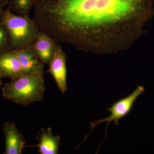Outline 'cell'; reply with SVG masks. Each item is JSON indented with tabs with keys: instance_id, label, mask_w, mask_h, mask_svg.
<instances>
[{
	"instance_id": "cell-1",
	"label": "cell",
	"mask_w": 154,
	"mask_h": 154,
	"mask_svg": "<svg viewBox=\"0 0 154 154\" xmlns=\"http://www.w3.org/2000/svg\"><path fill=\"white\" fill-rule=\"evenodd\" d=\"M154 0H36L33 19L42 32L57 43L82 48L96 26L110 24L138 14L146 19Z\"/></svg>"
},
{
	"instance_id": "cell-2",
	"label": "cell",
	"mask_w": 154,
	"mask_h": 154,
	"mask_svg": "<svg viewBox=\"0 0 154 154\" xmlns=\"http://www.w3.org/2000/svg\"><path fill=\"white\" fill-rule=\"evenodd\" d=\"M44 75V70L23 73L2 88L3 98L23 106L42 101L45 91Z\"/></svg>"
},
{
	"instance_id": "cell-3",
	"label": "cell",
	"mask_w": 154,
	"mask_h": 154,
	"mask_svg": "<svg viewBox=\"0 0 154 154\" xmlns=\"http://www.w3.org/2000/svg\"><path fill=\"white\" fill-rule=\"evenodd\" d=\"M0 23L8 30L12 50L33 45L41 32L33 19L14 14L9 6L1 15Z\"/></svg>"
},
{
	"instance_id": "cell-4",
	"label": "cell",
	"mask_w": 154,
	"mask_h": 154,
	"mask_svg": "<svg viewBox=\"0 0 154 154\" xmlns=\"http://www.w3.org/2000/svg\"><path fill=\"white\" fill-rule=\"evenodd\" d=\"M144 91L145 88L143 86H138L136 89L131 94L115 102L111 107L107 109V110L110 113V116L103 119L96 120L95 122L90 123L91 128V132L99 124L106 122L105 137L109 124L111 122H114L115 125H118L119 120L125 117L130 113L135 102L139 96H140Z\"/></svg>"
},
{
	"instance_id": "cell-5",
	"label": "cell",
	"mask_w": 154,
	"mask_h": 154,
	"mask_svg": "<svg viewBox=\"0 0 154 154\" xmlns=\"http://www.w3.org/2000/svg\"><path fill=\"white\" fill-rule=\"evenodd\" d=\"M66 61L65 53L60 45L57 43L54 54L49 64L48 72L53 77L62 94H64L68 90Z\"/></svg>"
},
{
	"instance_id": "cell-6",
	"label": "cell",
	"mask_w": 154,
	"mask_h": 154,
	"mask_svg": "<svg viewBox=\"0 0 154 154\" xmlns=\"http://www.w3.org/2000/svg\"><path fill=\"white\" fill-rule=\"evenodd\" d=\"M3 130L5 138V154H21L26 146L23 135L19 132L17 125L14 122H5Z\"/></svg>"
},
{
	"instance_id": "cell-7",
	"label": "cell",
	"mask_w": 154,
	"mask_h": 154,
	"mask_svg": "<svg viewBox=\"0 0 154 154\" xmlns=\"http://www.w3.org/2000/svg\"><path fill=\"white\" fill-rule=\"evenodd\" d=\"M0 73L2 78H9L11 81L23 74L22 66L14 50L0 52Z\"/></svg>"
},
{
	"instance_id": "cell-8",
	"label": "cell",
	"mask_w": 154,
	"mask_h": 154,
	"mask_svg": "<svg viewBox=\"0 0 154 154\" xmlns=\"http://www.w3.org/2000/svg\"><path fill=\"white\" fill-rule=\"evenodd\" d=\"M14 50L21 63L23 73L44 70V64L37 56L33 45Z\"/></svg>"
},
{
	"instance_id": "cell-9",
	"label": "cell",
	"mask_w": 154,
	"mask_h": 154,
	"mask_svg": "<svg viewBox=\"0 0 154 154\" xmlns=\"http://www.w3.org/2000/svg\"><path fill=\"white\" fill-rule=\"evenodd\" d=\"M57 43L51 36L42 31L34 41L33 48L44 64L49 65L54 54Z\"/></svg>"
},
{
	"instance_id": "cell-10",
	"label": "cell",
	"mask_w": 154,
	"mask_h": 154,
	"mask_svg": "<svg viewBox=\"0 0 154 154\" xmlns=\"http://www.w3.org/2000/svg\"><path fill=\"white\" fill-rule=\"evenodd\" d=\"M39 143L33 146L37 147L38 152L41 154H57L60 144V137L58 135H54L51 128L47 130H42Z\"/></svg>"
},
{
	"instance_id": "cell-11",
	"label": "cell",
	"mask_w": 154,
	"mask_h": 154,
	"mask_svg": "<svg viewBox=\"0 0 154 154\" xmlns=\"http://www.w3.org/2000/svg\"><path fill=\"white\" fill-rule=\"evenodd\" d=\"M36 0H10L9 7L18 15L29 17Z\"/></svg>"
},
{
	"instance_id": "cell-12",
	"label": "cell",
	"mask_w": 154,
	"mask_h": 154,
	"mask_svg": "<svg viewBox=\"0 0 154 154\" xmlns=\"http://www.w3.org/2000/svg\"><path fill=\"white\" fill-rule=\"evenodd\" d=\"M11 49L10 37L8 30L0 23V52Z\"/></svg>"
},
{
	"instance_id": "cell-13",
	"label": "cell",
	"mask_w": 154,
	"mask_h": 154,
	"mask_svg": "<svg viewBox=\"0 0 154 154\" xmlns=\"http://www.w3.org/2000/svg\"><path fill=\"white\" fill-rule=\"evenodd\" d=\"M10 4V0H0V17L3 11L8 7Z\"/></svg>"
},
{
	"instance_id": "cell-14",
	"label": "cell",
	"mask_w": 154,
	"mask_h": 154,
	"mask_svg": "<svg viewBox=\"0 0 154 154\" xmlns=\"http://www.w3.org/2000/svg\"><path fill=\"white\" fill-rule=\"evenodd\" d=\"M2 75H1V73H0V87L2 86L3 85V83L2 82Z\"/></svg>"
}]
</instances>
